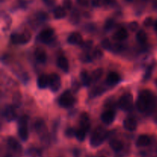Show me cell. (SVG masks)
I'll use <instances>...</instances> for the list:
<instances>
[{"instance_id":"obj_18","label":"cell","mask_w":157,"mask_h":157,"mask_svg":"<svg viewBox=\"0 0 157 157\" xmlns=\"http://www.w3.org/2000/svg\"><path fill=\"white\" fill-rule=\"evenodd\" d=\"M128 37V32L124 28H121V29H118L116 32L113 35V39L116 40V41H124L126 38Z\"/></svg>"},{"instance_id":"obj_44","label":"cell","mask_w":157,"mask_h":157,"mask_svg":"<svg viewBox=\"0 0 157 157\" xmlns=\"http://www.w3.org/2000/svg\"><path fill=\"white\" fill-rule=\"evenodd\" d=\"M43 2H44L47 6H52V5L55 3V0H43Z\"/></svg>"},{"instance_id":"obj_23","label":"cell","mask_w":157,"mask_h":157,"mask_svg":"<svg viewBox=\"0 0 157 157\" xmlns=\"http://www.w3.org/2000/svg\"><path fill=\"white\" fill-rule=\"evenodd\" d=\"M54 16L56 19L64 18L66 16V12L64 8L61 7V6H58L55 8V11H54Z\"/></svg>"},{"instance_id":"obj_40","label":"cell","mask_w":157,"mask_h":157,"mask_svg":"<svg viewBox=\"0 0 157 157\" xmlns=\"http://www.w3.org/2000/svg\"><path fill=\"white\" fill-rule=\"evenodd\" d=\"M92 5L95 7H99L101 6L104 3V0H92Z\"/></svg>"},{"instance_id":"obj_16","label":"cell","mask_w":157,"mask_h":157,"mask_svg":"<svg viewBox=\"0 0 157 157\" xmlns=\"http://www.w3.org/2000/svg\"><path fill=\"white\" fill-rule=\"evenodd\" d=\"M121 81V77L116 72H110L107 77V84L110 86H114Z\"/></svg>"},{"instance_id":"obj_34","label":"cell","mask_w":157,"mask_h":157,"mask_svg":"<svg viewBox=\"0 0 157 157\" xmlns=\"http://www.w3.org/2000/svg\"><path fill=\"white\" fill-rule=\"evenodd\" d=\"M71 19V21L74 24H76L79 21V14L78 12H74V13H72Z\"/></svg>"},{"instance_id":"obj_8","label":"cell","mask_w":157,"mask_h":157,"mask_svg":"<svg viewBox=\"0 0 157 157\" xmlns=\"http://www.w3.org/2000/svg\"><path fill=\"white\" fill-rule=\"evenodd\" d=\"M61 86V78L57 74H52L49 76V87L53 92H57L59 90Z\"/></svg>"},{"instance_id":"obj_25","label":"cell","mask_w":157,"mask_h":157,"mask_svg":"<svg viewBox=\"0 0 157 157\" xmlns=\"http://www.w3.org/2000/svg\"><path fill=\"white\" fill-rule=\"evenodd\" d=\"M103 73H104V71H103L102 68H98L96 70L92 72V75H91V80L93 82H96V81H99L100 78L102 77Z\"/></svg>"},{"instance_id":"obj_9","label":"cell","mask_w":157,"mask_h":157,"mask_svg":"<svg viewBox=\"0 0 157 157\" xmlns=\"http://www.w3.org/2000/svg\"><path fill=\"white\" fill-rule=\"evenodd\" d=\"M7 145L8 147L14 153L17 155H20L22 151L21 146L20 145L19 143L16 140L14 137H9L7 140Z\"/></svg>"},{"instance_id":"obj_10","label":"cell","mask_w":157,"mask_h":157,"mask_svg":"<svg viewBox=\"0 0 157 157\" xmlns=\"http://www.w3.org/2000/svg\"><path fill=\"white\" fill-rule=\"evenodd\" d=\"M55 32L52 29H46L39 34V39L44 43H49L54 39Z\"/></svg>"},{"instance_id":"obj_11","label":"cell","mask_w":157,"mask_h":157,"mask_svg":"<svg viewBox=\"0 0 157 157\" xmlns=\"http://www.w3.org/2000/svg\"><path fill=\"white\" fill-rule=\"evenodd\" d=\"M3 115H4L5 119L7 121L10 122V121H14L16 117V112L14 107L12 106L8 105L5 107L4 111H3Z\"/></svg>"},{"instance_id":"obj_1","label":"cell","mask_w":157,"mask_h":157,"mask_svg":"<svg viewBox=\"0 0 157 157\" xmlns=\"http://www.w3.org/2000/svg\"><path fill=\"white\" fill-rule=\"evenodd\" d=\"M156 100L150 90H143L140 92L136 101V107L140 112L151 113L156 107Z\"/></svg>"},{"instance_id":"obj_37","label":"cell","mask_w":157,"mask_h":157,"mask_svg":"<svg viewBox=\"0 0 157 157\" xmlns=\"http://www.w3.org/2000/svg\"><path fill=\"white\" fill-rule=\"evenodd\" d=\"M63 5H64V9H71L72 6L71 0H63Z\"/></svg>"},{"instance_id":"obj_36","label":"cell","mask_w":157,"mask_h":157,"mask_svg":"<svg viewBox=\"0 0 157 157\" xmlns=\"http://www.w3.org/2000/svg\"><path fill=\"white\" fill-rule=\"evenodd\" d=\"M122 49H123V46L121 45V44H113V47H112L111 51L113 52H115V53H117V52H121Z\"/></svg>"},{"instance_id":"obj_31","label":"cell","mask_w":157,"mask_h":157,"mask_svg":"<svg viewBox=\"0 0 157 157\" xmlns=\"http://www.w3.org/2000/svg\"><path fill=\"white\" fill-rule=\"evenodd\" d=\"M104 91V88H102L101 87H98L93 90V92H92V96H94V97L98 96V95L101 94H102Z\"/></svg>"},{"instance_id":"obj_22","label":"cell","mask_w":157,"mask_h":157,"mask_svg":"<svg viewBox=\"0 0 157 157\" xmlns=\"http://www.w3.org/2000/svg\"><path fill=\"white\" fill-rule=\"evenodd\" d=\"M110 147L113 150L116 152H120L124 148V144L121 140L117 139H112L110 141Z\"/></svg>"},{"instance_id":"obj_21","label":"cell","mask_w":157,"mask_h":157,"mask_svg":"<svg viewBox=\"0 0 157 157\" xmlns=\"http://www.w3.org/2000/svg\"><path fill=\"white\" fill-rule=\"evenodd\" d=\"M124 127L126 130H129V131H134L137 127V124L133 118H127L124 121Z\"/></svg>"},{"instance_id":"obj_17","label":"cell","mask_w":157,"mask_h":157,"mask_svg":"<svg viewBox=\"0 0 157 157\" xmlns=\"http://www.w3.org/2000/svg\"><path fill=\"white\" fill-rule=\"evenodd\" d=\"M151 144V139L147 135H141L136 140V144L138 147H145Z\"/></svg>"},{"instance_id":"obj_48","label":"cell","mask_w":157,"mask_h":157,"mask_svg":"<svg viewBox=\"0 0 157 157\" xmlns=\"http://www.w3.org/2000/svg\"><path fill=\"white\" fill-rule=\"evenodd\" d=\"M154 6V8H155V9H157V1L155 2V3H154V6Z\"/></svg>"},{"instance_id":"obj_46","label":"cell","mask_w":157,"mask_h":157,"mask_svg":"<svg viewBox=\"0 0 157 157\" xmlns=\"http://www.w3.org/2000/svg\"><path fill=\"white\" fill-rule=\"evenodd\" d=\"M154 27H155V30H156V32H157V21L154 23Z\"/></svg>"},{"instance_id":"obj_52","label":"cell","mask_w":157,"mask_h":157,"mask_svg":"<svg viewBox=\"0 0 157 157\" xmlns=\"http://www.w3.org/2000/svg\"><path fill=\"white\" fill-rule=\"evenodd\" d=\"M156 123H157V117H156Z\"/></svg>"},{"instance_id":"obj_45","label":"cell","mask_w":157,"mask_h":157,"mask_svg":"<svg viewBox=\"0 0 157 157\" xmlns=\"http://www.w3.org/2000/svg\"><path fill=\"white\" fill-rule=\"evenodd\" d=\"M104 3L105 4H108V5H113V3L115 2V0H104Z\"/></svg>"},{"instance_id":"obj_5","label":"cell","mask_w":157,"mask_h":157,"mask_svg":"<svg viewBox=\"0 0 157 157\" xmlns=\"http://www.w3.org/2000/svg\"><path fill=\"white\" fill-rule=\"evenodd\" d=\"M75 103V98L72 95L70 90H64L58 99V104L64 108H69L72 107Z\"/></svg>"},{"instance_id":"obj_51","label":"cell","mask_w":157,"mask_h":157,"mask_svg":"<svg viewBox=\"0 0 157 157\" xmlns=\"http://www.w3.org/2000/svg\"><path fill=\"white\" fill-rule=\"evenodd\" d=\"M127 1H129V2H130V1H133V0H127Z\"/></svg>"},{"instance_id":"obj_50","label":"cell","mask_w":157,"mask_h":157,"mask_svg":"<svg viewBox=\"0 0 157 157\" xmlns=\"http://www.w3.org/2000/svg\"><path fill=\"white\" fill-rule=\"evenodd\" d=\"M156 87H157V81H156Z\"/></svg>"},{"instance_id":"obj_15","label":"cell","mask_w":157,"mask_h":157,"mask_svg":"<svg viewBox=\"0 0 157 157\" xmlns=\"http://www.w3.org/2000/svg\"><path fill=\"white\" fill-rule=\"evenodd\" d=\"M80 122V126H81V128H84L85 130H87V131L89 130L90 127V118H89L88 113H82L80 116L79 119Z\"/></svg>"},{"instance_id":"obj_6","label":"cell","mask_w":157,"mask_h":157,"mask_svg":"<svg viewBox=\"0 0 157 157\" xmlns=\"http://www.w3.org/2000/svg\"><path fill=\"white\" fill-rule=\"evenodd\" d=\"M32 35L29 31H25L23 33H12L11 35V41L15 44H26L30 41Z\"/></svg>"},{"instance_id":"obj_43","label":"cell","mask_w":157,"mask_h":157,"mask_svg":"<svg viewBox=\"0 0 157 157\" xmlns=\"http://www.w3.org/2000/svg\"><path fill=\"white\" fill-rule=\"evenodd\" d=\"M94 55L96 58H100L102 56V52H101V50H99V49H96V50L94 51Z\"/></svg>"},{"instance_id":"obj_35","label":"cell","mask_w":157,"mask_h":157,"mask_svg":"<svg viewBox=\"0 0 157 157\" xmlns=\"http://www.w3.org/2000/svg\"><path fill=\"white\" fill-rule=\"evenodd\" d=\"M129 29L132 31V32H135L136 29H138L139 25H138V23L136 21H132L129 24Z\"/></svg>"},{"instance_id":"obj_13","label":"cell","mask_w":157,"mask_h":157,"mask_svg":"<svg viewBox=\"0 0 157 157\" xmlns=\"http://www.w3.org/2000/svg\"><path fill=\"white\" fill-rule=\"evenodd\" d=\"M67 42L71 44H81L83 43L82 36L78 32H72L67 38Z\"/></svg>"},{"instance_id":"obj_20","label":"cell","mask_w":157,"mask_h":157,"mask_svg":"<svg viewBox=\"0 0 157 157\" xmlns=\"http://www.w3.org/2000/svg\"><path fill=\"white\" fill-rule=\"evenodd\" d=\"M37 84L40 89H44L49 86V76L46 75H41L37 80Z\"/></svg>"},{"instance_id":"obj_26","label":"cell","mask_w":157,"mask_h":157,"mask_svg":"<svg viewBox=\"0 0 157 157\" xmlns=\"http://www.w3.org/2000/svg\"><path fill=\"white\" fill-rule=\"evenodd\" d=\"M87 130H85L84 128H80L78 129V130L76 131V133H75V136L77 137V139L79 141H84L85 140L86 135H87Z\"/></svg>"},{"instance_id":"obj_29","label":"cell","mask_w":157,"mask_h":157,"mask_svg":"<svg viewBox=\"0 0 157 157\" xmlns=\"http://www.w3.org/2000/svg\"><path fill=\"white\" fill-rule=\"evenodd\" d=\"M29 153L32 157H41V153L36 148H32L29 150Z\"/></svg>"},{"instance_id":"obj_49","label":"cell","mask_w":157,"mask_h":157,"mask_svg":"<svg viewBox=\"0 0 157 157\" xmlns=\"http://www.w3.org/2000/svg\"><path fill=\"white\" fill-rule=\"evenodd\" d=\"M87 157H95V156H90H90H87Z\"/></svg>"},{"instance_id":"obj_47","label":"cell","mask_w":157,"mask_h":157,"mask_svg":"<svg viewBox=\"0 0 157 157\" xmlns=\"http://www.w3.org/2000/svg\"><path fill=\"white\" fill-rule=\"evenodd\" d=\"M4 157H15V156H14L13 155H12V154H7V155H6Z\"/></svg>"},{"instance_id":"obj_27","label":"cell","mask_w":157,"mask_h":157,"mask_svg":"<svg viewBox=\"0 0 157 157\" xmlns=\"http://www.w3.org/2000/svg\"><path fill=\"white\" fill-rule=\"evenodd\" d=\"M136 39L140 44H144L147 40V33L144 30H140L136 34Z\"/></svg>"},{"instance_id":"obj_30","label":"cell","mask_w":157,"mask_h":157,"mask_svg":"<svg viewBox=\"0 0 157 157\" xmlns=\"http://www.w3.org/2000/svg\"><path fill=\"white\" fill-rule=\"evenodd\" d=\"M113 26H114V21L110 18V19H107L106 21L105 24H104V29L106 31H110L113 29Z\"/></svg>"},{"instance_id":"obj_24","label":"cell","mask_w":157,"mask_h":157,"mask_svg":"<svg viewBox=\"0 0 157 157\" xmlns=\"http://www.w3.org/2000/svg\"><path fill=\"white\" fill-rule=\"evenodd\" d=\"M81 80L83 85L86 86V87H88L90 84V83L92 82L91 77L88 75L87 71H84L81 73Z\"/></svg>"},{"instance_id":"obj_3","label":"cell","mask_w":157,"mask_h":157,"mask_svg":"<svg viewBox=\"0 0 157 157\" xmlns=\"http://www.w3.org/2000/svg\"><path fill=\"white\" fill-rule=\"evenodd\" d=\"M35 130H36L37 133L38 134L39 137L41 138V141L44 143H48L49 140V135H48V130L47 126H46L45 123L44 121L41 119L37 120L35 124Z\"/></svg>"},{"instance_id":"obj_39","label":"cell","mask_w":157,"mask_h":157,"mask_svg":"<svg viewBox=\"0 0 157 157\" xmlns=\"http://www.w3.org/2000/svg\"><path fill=\"white\" fill-rule=\"evenodd\" d=\"M153 24V18H150V17L146 18L145 21H144V25L146 26V27H150V26H151Z\"/></svg>"},{"instance_id":"obj_7","label":"cell","mask_w":157,"mask_h":157,"mask_svg":"<svg viewBox=\"0 0 157 157\" xmlns=\"http://www.w3.org/2000/svg\"><path fill=\"white\" fill-rule=\"evenodd\" d=\"M119 107L124 110H130L133 107V95L130 93L124 94L121 98H120Z\"/></svg>"},{"instance_id":"obj_42","label":"cell","mask_w":157,"mask_h":157,"mask_svg":"<svg viewBox=\"0 0 157 157\" xmlns=\"http://www.w3.org/2000/svg\"><path fill=\"white\" fill-rule=\"evenodd\" d=\"M47 17V15L44 12H40V13L38 14V18L41 20H45Z\"/></svg>"},{"instance_id":"obj_2","label":"cell","mask_w":157,"mask_h":157,"mask_svg":"<svg viewBox=\"0 0 157 157\" xmlns=\"http://www.w3.org/2000/svg\"><path fill=\"white\" fill-rule=\"evenodd\" d=\"M108 136V132L102 127H98L92 133L90 139V146L93 147H98L104 142Z\"/></svg>"},{"instance_id":"obj_12","label":"cell","mask_w":157,"mask_h":157,"mask_svg":"<svg viewBox=\"0 0 157 157\" xmlns=\"http://www.w3.org/2000/svg\"><path fill=\"white\" fill-rule=\"evenodd\" d=\"M115 119V113L113 110H107L101 114V120L107 125H110Z\"/></svg>"},{"instance_id":"obj_4","label":"cell","mask_w":157,"mask_h":157,"mask_svg":"<svg viewBox=\"0 0 157 157\" xmlns=\"http://www.w3.org/2000/svg\"><path fill=\"white\" fill-rule=\"evenodd\" d=\"M28 121H29V117L27 116L21 117L18 121V133L20 139L23 141H26L29 138Z\"/></svg>"},{"instance_id":"obj_28","label":"cell","mask_w":157,"mask_h":157,"mask_svg":"<svg viewBox=\"0 0 157 157\" xmlns=\"http://www.w3.org/2000/svg\"><path fill=\"white\" fill-rule=\"evenodd\" d=\"M101 45L104 49L108 51H111L112 47H113V44H111L108 38H105V39L103 40L102 42H101Z\"/></svg>"},{"instance_id":"obj_32","label":"cell","mask_w":157,"mask_h":157,"mask_svg":"<svg viewBox=\"0 0 157 157\" xmlns=\"http://www.w3.org/2000/svg\"><path fill=\"white\" fill-rule=\"evenodd\" d=\"M81 61H84V62H90V61H92L91 56L87 53L83 54V55L81 56Z\"/></svg>"},{"instance_id":"obj_33","label":"cell","mask_w":157,"mask_h":157,"mask_svg":"<svg viewBox=\"0 0 157 157\" xmlns=\"http://www.w3.org/2000/svg\"><path fill=\"white\" fill-rule=\"evenodd\" d=\"M81 44H82V48L84 49V50L87 51V50H89V49H90V48H92L93 42H92L91 41H86V42L82 43Z\"/></svg>"},{"instance_id":"obj_38","label":"cell","mask_w":157,"mask_h":157,"mask_svg":"<svg viewBox=\"0 0 157 157\" xmlns=\"http://www.w3.org/2000/svg\"><path fill=\"white\" fill-rule=\"evenodd\" d=\"M75 133H76V131L72 128H68L65 131V135L68 137H72L74 136V135H75Z\"/></svg>"},{"instance_id":"obj_14","label":"cell","mask_w":157,"mask_h":157,"mask_svg":"<svg viewBox=\"0 0 157 157\" xmlns=\"http://www.w3.org/2000/svg\"><path fill=\"white\" fill-rule=\"evenodd\" d=\"M57 64L58 67L63 71L67 73L69 71V63L68 60L64 56H60L57 60Z\"/></svg>"},{"instance_id":"obj_53","label":"cell","mask_w":157,"mask_h":157,"mask_svg":"<svg viewBox=\"0 0 157 157\" xmlns=\"http://www.w3.org/2000/svg\"><path fill=\"white\" fill-rule=\"evenodd\" d=\"M101 157H105V156H101Z\"/></svg>"},{"instance_id":"obj_41","label":"cell","mask_w":157,"mask_h":157,"mask_svg":"<svg viewBox=\"0 0 157 157\" xmlns=\"http://www.w3.org/2000/svg\"><path fill=\"white\" fill-rule=\"evenodd\" d=\"M77 2L81 6H87L89 3V0H77Z\"/></svg>"},{"instance_id":"obj_19","label":"cell","mask_w":157,"mask_h":157,"mask_svg":"<svg viewBox=\"0 0 157 157\" xmlns=\"http://www.w3.org/2000/svg\"><path fill=\"white\" fill-rule=\"evenodd\" d=\"M35 57L37 61L40 63H44L47 60V55L45 51L41 48H38L35 52Z\"/></svg>"}]
</instances>
